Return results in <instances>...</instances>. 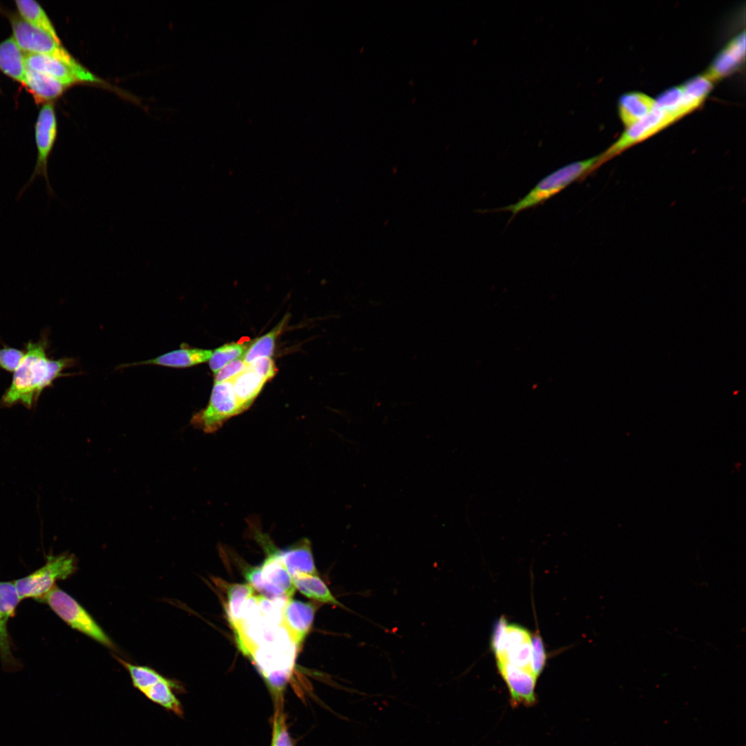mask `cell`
Returning <instances> with one entry per match:
<instances>
[{"label": "cell", "instance_id": "6", "mask_svg": "<svg viewBox=\"0 0 746 746\" xmlns=\"http://www.w3.org/2000/svg\"><path fill=\"white\" fill-rule=\"evenodd\" d=\"M57 132L54 104L48 102L40 109L35 125V137L37 151L35 165L30 179L19 191L17 199L38 177H42L45 180L50 197L55 196L49 180L48 162L56 141Z\"/></svg>", "mask_w": 746, "mask_h": 746}, {"label": "cell", "instance_id": "18", "mask_svg": "<svg viewBox=\"0 0 746 746\" xmlns=\"http://www.w3.org/2000/svg\"><path fill=\"white\" fill-rule=\"evenodd\" d=\"M23 86L37 104L46 103L57 98L68 88L58 80L27 66Z\"/></svg>", "mask_w": 746, "mask_h": 746}, {"label": "cell", "instance_id": "30", "mask_svg": "<svg viewBox=\"0 0 746 746\" xmlns=\"http://www.w3.org/2000/svg\"><path fill=\"white\" fill-rule=\"evenodd\" d=\"M532 662L531 671L537 678L542 672L547 660L544 644L540 635L535 633L531 638Z\"/></svg>", "mask_w": 746, "mask_h": 746}, {"label": "cell", "instance_id": "21", "mask_svg": "<svg viewBox=\"0 0 746 746\" xmlns=\"http://www.w3.org/2000/svg\"><path fill=\"white\" fill-rule=\"evenodd\" d=\"M231 382L242 412L251 405L266 383L264 379L248 367L232 379Z\"/></svg>", "mask_w": 746, "mask_h": 746}, {"label": "cell", "instance_id": "24", "mask_svg": "<svg viewBox=\"0 0 746 746\" xmlns=\"http://www.w3.org/2000/svg\"><path fill=\"white\" fill-rule=\"evenodd\" d=\"M287 320V316H285L271 331L256 339L254 343L249 345L246 352L242 357L247 365L256 359L271 357L273 355L276 339L282 332Z\"/></svg>", "mask_w": 746, "mask_h": 746}, {"label": "cell", "instance_id": "13", "mask_svg": "<svg viewBox=\"0 0 746 746\" xmlns=\"http://www.w3.org/2000/svg\"><path fill=\"white\" fill-rule=\"evenodd\" d=\"M316 609L317 606L314 603L291 598L283 608L281 626L298 647L310 631Z\"/></svg>", "mask_w": 746, "mask_h": 746}, {"label": "cell", "instance_id": "23", "mask_svg": "<svg viewBox=\"0 0 746 746\" xmlns=\"http://www.w3.org/2000/svg\"><path fill=\"white\" fill-rule=\"evenodd\" d=\"M254 595V589L249 584H232L227 589L226 613L233 629L241 621L242 611L247 600Z\"/></svg>", "mask_w": 746, "mask_h": 746}, {"label": "cell", "instance_id": "32", "mask_svg": "<svg viewBox=\"0 0 746 746\" xmlns=\"http://www.w3.org/2000/svg\"><path fill=\"white\" fill-rule=\"evenodd\" d=\"M247 367L248 365L244 362L242 358H237L226 365L215 374V383L231 381Z\"/></svg>", "mask_w": 746, "mask_h": 746}, {"label": "cell", "instance_id": "2", "mask_svg": "<svg viewBox=\"0 0 746 746\" xmlns=\"http://www.w3.org/2000/svg\"><path fill=\"white\" fill-rule=\"evenodd\" d=\"M249 525L252 536L261 544L267 554L263 562L259 565L262 583L258 591L261 593V595L285 606L296 590L292 577L280 558L278 548L274 545L269 536L262 532L254 520H249Z\"/></svg>", "mask_w": 746, "mask_h": 746}, {"label": "cell", "instance_id": "26", "mask_svg": "<svg viewBox=\"0 0 746 746\" xmlns=\"http://www.w3.org/2000/svg\"><path fill=\"white\" fill-rule=\"evenodd\" d=\"M681 86L684 106L688 112L691 113L707 98L713 88V83L701 75L689 79Z\"/></svg>", "mask_w": 746, "mask_h": 746}, {"label": "cell", "instance_id": "4", "mask_svg": "<svg viewBox=\"0 0 746 746\" xmlns=\"http://www.w3.org/2000/svg\"><path fill=\"white\" fill-rule=\"evenodd\" d=\"M77 569V561L73 554L50 555L42 566L13 583L21 600L30 598L40 602L57 581L68 578Z\"/></svg>", "mask_w": 746, "mask_h": 746}, {"label": "cell", "instance_id": "22", "mask_svg": "<svg viewBox=\"0 0 746 746\" xmlns=\"http://www.w3.org/2000/svg\"><path fill=\"white\" fill-rule=\"evenodd\" d=\"M292 580L295 588L306 597L320 602L345 608L335 598L318 575H296L292 576Z\"/></svg>", "mask_w": 746, "mask_h": 746}, {"label": "cell", "instance_id": "5", "mask_svg": "<svg viewBox=\"0 0 746 746\" xmlns=\"http://www.w3.org/2000/svg\"><path fill=\"white\" fill-rule=\"evenodd\" d=\"M40 602L46 604L72 629L110 649L117 650L113 640L90 614L71 595L59 588L57 585Z\"/></svg>", "mask_w": 746, "mask_h": 746}, {"label": "cell", "instance_id": "31", "mask_svg": "<svg viewBox=\"0 0 746 746\" xmlns=\"http://www.w3.org/2000/svg\"><path fill=\"white\" fill-rule=\"evenodd\" d=\"M25 352L15 347L5 346L0 349V368L8 372H15L20 364Z\"/></svg>", "mask_w": 746, "mask_h": 746}, {"label": "cell", "instance_id": "7", "mask_svg": "<svg viewBox=\"0 0 746 746\" xmlns=\"http://www.w3.org/2000/svg\"><path fill=\"white\" fill-rule=\"evenodd\" d=\"M241 413L231 381L217 383L207 405L193 415L191 423L205 433H213L229 419Z\"/></svg>", "mask_w": 746, "mask_h": 746}, {"label": "cell", "instance_id": "25", "mask_svg": "<svg viewBox=\"0 0 746 746\" xmlns=\"http://www.w3.org/2000/svg\"><path fill=\"white\" fill-rule=\"evenodd\" d=\"M17 8L21 18L35 27L46 32L54 39L60 41L49 17L41 6L35 1H15Z\"/></svg>", "mask_w": 746, "mask_h": 746}, {"label": "cell", "instance_id": "29", "mask_svg": "<svg viewBox=\"0 0 746 746\" xmlns=\"http://www.w3.org/2000/svg\"><path fill=\"white\" fill-rule=\"evenodd\" d=\"M256 597L261 615L269 623L281 626L284 607L262 595Z\"/></svg>", "mask_w": 746, "mask_h": 746}, {"label": "cell", "instance_id": "28", "mask_svg": "<svg viewBox=\"0 0 746 746\" xmlns=\"http://www.w3.org/2000/svg\"><path fill=\"white\" fill-rule=\"evenodd\" d=\"M272 729L271 746H294L288 731L286 716L283 711L282 705H276Z\"/></svg>", "mask_w": 746, "mask_h": 746}, {"label": "cell", "instance_id": "33", "mask_svg": "<svg viewBox=\"0 0 746 746\" xmlns=\"http://www.w3.org/2000/svg\"><path fill=\"white\" fill-rule=\"evenodd\" d=\"M248 368L253 370L266 382L271 379L277 372L275 363L270 357L256 359L248 365Z\"/></svg>", "mask_w": 746, "mask_h": 746}, {"label": "cell", "instance_id": "10", "mask_svg": "<svg viewBox=\"0 0 746 746\" xmlns=\"http://www.w3.org/2000/svg\"><path fill=\"white\" fill-rule=\"evenodd\" d=\"M27 67L44 73L67 86L79 82H100L101 80L79 62L70 64L51 56L28 53L25 55Z\"/></svg>", "mask_w": 746, "mask_h": 746}, {"label": "cell", "instance_id": "8", "mask_svg": "<svg viewBox=\"0 0 746 746\" xmlns=\"http://www.w3.org/2000/svg\"><path fill=\"white\" fill-rule=\"evenodd\" d=\"M10 21L13 38L21 50L28 53L51 56L70 64L78 62L62 46L61 41L46 32L17 16H12Z\"/></svg>", "mask_w": 746, "mask_h": 746}, {"label": "cell", "instance_id": "16", "mask_svg": "<svg viewBox=\"0 0 746 746\" xmlns=\"http://www.w3.org/2000/svg\"><path fill=\"white\" fill-rule=\"evenodd\" d=\"M278 553L291 577L300 574L317 575L309 539L303 538L287 548H278Z\"/></svg>", "mask_w": 746, "mask_h": 746}, {"label": "cell", "instance_id": "19", "mask_svg": "<svg viewBox=\"0 0 746 746\" xmlns=\"http://www.w3.org/2000/svg\"><path fill=\"white\" fill-rule=\"evenodd\" d=\"M210 350L182 347L163 354L156 358L133 363V365H157L169 367H187L209 360Z\"/></svg>", "mask_w": 746, "mask_h": 746}, {"label": "cell", "instance_id": "9", "mask_svg": "<svg viewBox=\"0 0 746 746\" xmlns=\"http://www.w3.org/2000/svg\"><path fill=\"white\" fill-rule=\"evenodd\" d=\"M676 121L670 114L656 106L644 118L625 128L620 137L600 154L601 164L651 137Z\"/></svg>", "mask_w": 746, "mask_h": 746}, {"label": "cell", "instance_id": "15", "mask_svg": "<svg viewBox=\"0 0 746 746\" xmlns=\"http://www.w3.org/2000/svg\"><path fill=\"white\" fill-rule=\"evenodd\" d=\"M186 691L182 684L177 680L164 676L151 685L142 694L151 702L160 706L167 712L184 718V709L177 694Z\"/></svg>", "mask_w": 746, "mask_h": 746}, {"label": "cell", "instance_id": "27", "mask_svg": "<svg viewBox=\"0 0 746 746\" xmlns=\"http://www.w3.org/2000/svg\"><path fill=\"white\" fill-rule=\"evenodd\" d=\"M248 343H230L216 349L209 358V367L216 374L230 362L242 358L248 348Z\"/></svg>", "mask_w": 746, "mask_h": 746}, {"label": "cell", "instance_id": "14", "mask_svg": "<svg viewBox=\"0 0 746 746\" xmlns=\"http://www.w3.org/2000/svg\"><path fill=\"white\" fill-rule=\"evenodd\" d=\"M745 56V33L740 32L718 52L703 75L712 83L734 72Z\"/></svg>", "mask_w": 746, "mask_h": 746}, {"label": "cell", "instance_id": "3", "mask_svg": "<svg viewBox=\"0 0 746 746\" xmlns=\"http://www.w3.org/2000/svg\"><path fill=\"white\" fill-rule=\"evenodd\" d=\"M602 165L600 156L576 161L552 172L541 180L524 198L502 208L513 216L553 197L575 181L586 178Z\"/></svg>", "mask_w": 746, "mask_h": 746}, {"label": "cell", "instance_id": "17", "mask_svg": "<svg viewBox=\"0 0 746 746\" xmlns=\"http://www.w3.org/2000/svg\"><path fill=\"white\" fill-rule=\"evenodd\" d=\"M656 107V99L641 92L622 95L618 102V113L625 128L647 116Z\"/></svg>", "mask_w": 746, "mask_h": 746}, {"label": "cell", "instance_id": "20", "mask_svg": "<svg viewBox=\"0 0 746 746\" xmlns=\"http://www.w3.org/2000/svg\"><path fill=\"white\" fill-rule=\"evenodd\" d=\"M26 70L25 55L13 37L1 41L0 43V70L23 86Z\"/></svg>", "mask_w": 746, "mask_h": 746}, {"label": "cell", "instance_id": "11", "mask_svg": "<svg viewBox=\"0 0 746 746\" xmlns=\"http://www.w3.org/2000/svg\"><path fill=\"white\" fill-rule=\"evenodd\" d=\"M21 601L13 581H0V659L6 669H17L19 665L12 653L8 623Z\"/></svg>", "mask_w": 746, "mask_h": 746}, {"label": "cell", "instance_id": "12", "mask_svg": "<svg viewBox=\"0 0 746 746\" xmlns=\"http://www.w3.org/2000/svg\"><path fill=\"white\" fill-rule=\"evenodd\" d=\"M499 673L508 686L514 705H531L536 701L535 689L537 677L530 671L515 667L506 661L496 660Z\"/></svg>", "mask_w": 746, "mask_h": 746}, {"label": "cell", "instance_id": "1", "mask_svg": "<svg viewBox=\"0 0 746 746\" xmlns=\"http://www.w3.org/2000/svg\"><path fill=\"white\" fill-rule=\"evenodd\" d=\"M48 343L44 334L39 341H29L26 345L24 356L0 401L1 407L9 408L20 403L32 409L43 391L50 387L55 379L66 375L62 372L71 366L73 360L48 358Z\"/></svg>", "mask_w": 746, "mask_h": 746}]
</instances>
